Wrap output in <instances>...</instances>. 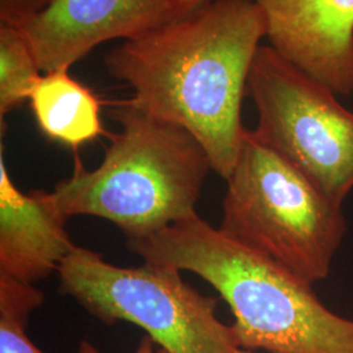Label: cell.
Here are the masks:
<instances>
[{"label":"cell","instance_id":"1","mask_svg":"<svg viewBox=\"0 0 353 353\" xmlns=\"http://www.w3.org/2000/svg\"><path fill=\"white\" fill-rule=\"evenodd\" d=\"M267 21L252 0H207L105 57L140 110L183 127L227 181L246 128L241 106Z\"/></svg>","mask_w":353,"mask_h":353},{"label":"cell","instance_id":"2","mask_svg":"<svg viewBox=\"0 0 353 353\" xmlns=\"http://www.w3.org/2000/svg\"><path fill=\"white\" fill-rule=\"evenodd\" d=\"M127 245L145 263L190 271L210 283L233 313L239 348L353 353L352 319L327 309L313 284L198 214Z\"/></svg>","mask_w":353,"mask_h":353},{"label":"cell","instance_id":"3","mask_svg":"<svg viewBox=\"0 0 353 353\" xmlns=\"http://www.w3.org/2000/svg\"><path fill=\"white\" fill-rule=\"evenodd\" d=\"M121 125L101 164L84 168L52 190L67 217L96 216L115 224L127 240L143 239L196 214L208 154L188 130L122 101L113 110Z\"/></svg>","mask_w":353,"mask_h":353},{"label":"cell","instance_id":"4","mask_svg":"<svg viewBox=\"0 0 353 353\" xmlns=\"http://www.w3.org/2000/svg\"><path fill=\"white\" fill-rule=\"evenodd\" d=\"M219 229L314 284L327 278L347 232L341 204L246 131Z\"/></svg>","mask_w":353,"mask_h":353},{"label":"cell","instance_id":"5","mask_svg":"<svg viewBox=\"0 0 353 353\" xmlns=\"http://www.w3.org/2000/svg\"><path fill=\"white\" fill-rule=\"evenodd\" d=\"M59 292L108 325L143 328L169 353H234L232 326L216 316L217 300L189 285L181 271L145 263L118 267L75 246L58 270Z\"/></svg>","mask_w":353,"mask_h":353},{"label":"cell","instance_id":"6","mask_svg":"<svg viewBox=\"0 0 353 353\" xmlns=\"http://www.w3.org/2000/svg\"><path fill=\"white\" fill-rule=\"evenodd\" d=\"M248 94L258 113L254 135L343 204L353 189V113L336 93L262 45Z\"/></svg>","mask_w":353,"mask_h":353},{"label":"cell","instance_id":"7","mask_svg":"<svg viewBox=\"0 0 353 353\" xmlns=\"http://www.w3.org/2000/svg\"><path fill=\"white\" fill-rule=\"evenodd\" d=\"M182 13L178 0H51L20 28L46 74L70 71L96 46L139 37Z\"/></svg>","mask_w":353,"mask_h":353},{"label":"cell","instance_id":"8","mask_svg":"<svg viewBox=\"0 0 353 353\" xmlns=\"http://www.w3.org/2000/svg\"><path fill=\"white\" fill-rule=\"evenodd\" d=\"M274 50L336 94L353 92V0H252Z\"/></svg>","mask_w":353,"mask_h":353},{"label":"cell","instance_id":"9","mask_svg":"<svg viewBox=\"0 0 353 353\" xmlns=\"http://www.w3.org/2000/svg\"><path fill=\"white\" fill-rule=\"evenodd\" d=\"M52 191L23 192L0 156V275L34 283L58 271L76 245Z\"/></svg>","mask_w":353,"mask_h":353},{"label":"cell","instance_id":"10","mask_svg":"<svg viewBox=\"0 0 353 353\" xmlns=\"http://www.w3.org/2000/svg\"><path fill=\"white\" fill-rule=\"evenodd\" d=\"M29 102L38 128L57 143L77 150L103 134L101 102L68 70L42 74Z\"/></svg>","mask_w":353,"mask_h":353},{"label":"cell","instance_id":"11","mask_svg":"<svg viewBox=\"0 0 353 353\" xmlns=\"http://www.w3.org/2000/svg\"><path fill=\"white\" fill-rule=\"evenodd\" d=\"M42 71L20 26L0 24V117L29 101Z\"/></svg>","mask_w":353,"mask_h":353},{"label":"cell","instance_id":"12","mask_svg":"<svg viewBox=\"0 0 353 353\" xmlns=\"http://www.w3.org/2000/svg\"><path fill=\"white\" fill-rule=\"evenodd\" d=\"M42 301L32 283L0 275V353H43L26 334L28 318Z\"/></svg>","mask_w":353,"mask_h":353},{"label":"cell","instance_id":"13","mask_svg":"<svg viewBox=\"0 0 353 353\" xmlns=\"http://www.w3.org/2000/svg\"><path fill=\"white\" fill-rule=\"evenodd\" d=\"M51 0H0V24L23 26Z\"/></svg>","mask_w":353,"mask_h":353},{"label":"cell","instance_id":"14","mask_svg":"<svg viewBox=\"0 0 353 353\" xmlns=\"http://www.w3.org/2000/svg\"><path fill=\"white\" fill-rule=\"evenodd\" d=\"M154 341H152L150 336H145L140 341L139 347L138 350L134 353H169L166 352L163 348H159L156 350L154 348ZM77 353H102L100 350H97L92 343L89 341H81L80 347H79V352Z\"/></svg>","mask_w":353,"mask_h":353},{"label":"cell","instance_id":"15","mask_svg":"<svg viewBox=\"0 0 353 353\" xmlns=\"http://www.w3.org/2000/svg\"><path fill=\"white\" fill-rule=\"evenodd\" d=\"M178 1H179V6H181L182 11H183V12H188L190 10H192V8L198 7V6H201V4H203V3L207 1V0H178Z\"/></svg>","mask_w":353,"mask_h":353},{"label":"cell","instance_id":"16","mask_svg":"<svg viewBox=\"0 0 353 353\" xmlns=\"http://www.w3.org/2000/svg\"><path fill=\"white\" fill-rule=\"evenodd\" d=\"M234 353H252V351H248V350H242V348H237Z\"/></svg>","mask_w":353,"mask_h":353}]
</instances>
